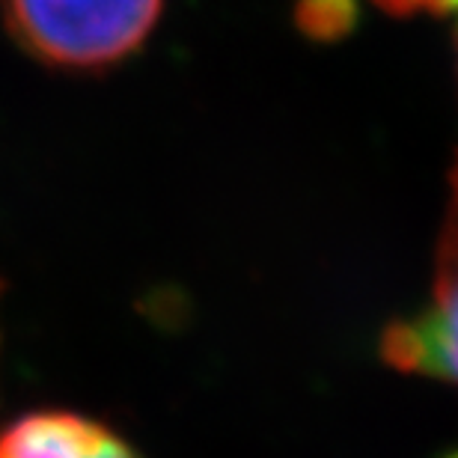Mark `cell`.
<instances>
[{"label": "cell", "mask_w": 458, "mask_h": 458, "mask_svg": "<svg viewBox=\"0 0 458 458\" xmlns=\"http://www.w3.org/2000/svg\"><path fill=\"white\" fill-rule=\"evenodd\" d=\"M164 0H0L9 36L45 66L114 69L143 48Z\"/></svg>", "instance_id": "cell-1"}, {"label": "cell", "mask_w": 458, "mask_h": 458, "mask_svg": "<svg viewBox=\"0 0 458 458\" xmlns=\"http://www.w3.org/2000/svg\"><path fill=\"white\" fill-rule=\"evenodd\" d=\"M0 458H140V453L89 417L39 411L0 432Z\"/></svg>", "instance_id": "cell-3"}, {"label": "cell", "mask_w": 458, "mask_h": 458, "mask_svg": "<svg viewBox=\"0 0 458 458\" xmlns=\"http://www.w3.org/2000/svg\"><path fill=\"white\" fill-rule=\"evenodd\" d=\"M298 18L310 36L345 33L354 21V4L352 0H301Z\"/></svg>", "instance_id": "cell-4"}, {"label": "cell", "mask_w": 458, "mask_h": 458, "mask_svg": "<svg viewBox=\"0 0 458 458\" xmlns=\"http://www.w3.org/2000/svg\"><path fill=\"white\" fill-rule=\"evenodd\" d=\"M375 6L396 18H450L458 15V0H372Z\"/></svg>", "instance_id": "cell-5"}, {"label": "cell", "mask_w": 458, "mask_h": 458, "mask_svg": "<svg viewBox=\"0 0 458 458\" xmlns=\"http://www.w3.org/2000/svg\"><path fill=\"white\" fill-rule=\"evenodd\" d=\"M384 357L396 369L432 375L458 387V158L450 176V206L437 242L432 304L384 334Z\"/></svg>", "instance_id": "cell-2"}]
</instances>
